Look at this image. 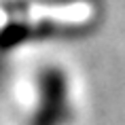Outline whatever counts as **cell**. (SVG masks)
<instances>
[{"mask_svg": "<svg viewBox=\"0 0 125 125\" xmlns=\"http://www.w3.org/2000/svg\"><path fill=\"white\" fill-rule=\"evenodd\" d=\"M40 108L34 125H64L68 117L66 79L57 70H49L40 81Z\"/></svg>", "mask_w": 125, "mask_h": 125, "instance_id": "1", "label": "cell"}]
</instances>
